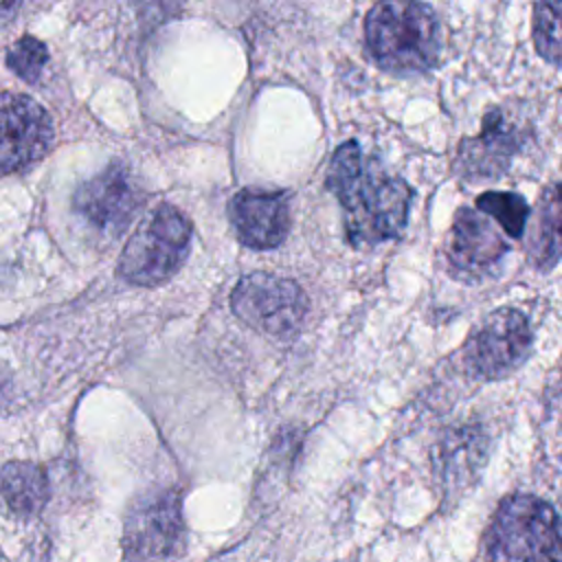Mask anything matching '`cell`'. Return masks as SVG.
Listing matches in <instances>:
<instances>
[{
	"label": "cell",
	"mask_w": 562,
	"mask_h": 562,
	"mask_svg": "<svg viewBox=\"0 0 562 562\" xmlns=\"http://www.w3.org/2000/svg\"><path fill=\"white\" fill-rule=\"evenodd\" d=\"M327 187L345 211L347 239L353 246H375L404 231L413 189L358 143L349 140L334 151Z\"/></svg>",
	"instance_id": "1"
},
{
	"label": "cell",
	"mask_w": 562,
	"mask_h": 562,
	"mask_svg": "<svg viewBox=\"0 0 562 562\" xmlns=\"http://www.w3.org/2000/svg\"><path fill=\"white\" fill-rule=\"evenodd\" d=\"M373 59L391 72H422L435 66L441 29L435 11L422 2H382L364 20Z\"/></svg>",
	"instance_id": "2"
},
{
	"label": "cell",
	"mask_w": 562,
	"mask_h": 562,
	"mask_svg": "<svg viewBox=\"0 0 562 562\" xmlns=\"http://www.w3.org/2000/svg\"><path fill=\"white\" fill-rule=\"evenodd\" d=\"M490 562H562V518L531 494L507 496L485 536Z\"/></svg>",
	"instance_id": "3"
},
{
	"label": "cell",
	"mask_w": 562,
	"mask_h": 562,
	"mask_svg": "<svg viewBox=\"0 0 562 562\" xmlns=\"http://www.w3.org/2000/svg\"><path fill=\"white\" fill-rule=\"evenodd\" d=\"M191 224L171 204L154 209L123 246L119 274L134 285H160L169 281L189 255Z\"/></svg>",
	"instance_id": "4"
},
{
	"label": "cell",
	"mask_w": 562,
	"mask_h": 562,
	"mask_svg": "<svg viewBox=\"0 0 562 562\" xmlns=\"http://www.w3.org/2000/svg\"><path fill=\"white\" fill-rule=\"evenodd\" d=\"M123 562H171L184 549L180 496L173 490L140 496L123 522Z\"/></svg>",
	"instance_id": "5"
},
{
	"label": "cell",
	"mask_w": 562,
	"mask_h": 562,
	"mask_svg": "<svg viewBox=\"0 0 562 562\" xmlns=\"http://www.w3.org/2000/svg\"><path fill=\"white\" fill-rule=\"evenodd\" d=\"M231 307L257 331L288 336L301 325L307 303L294 281L268 272H252L235 285Z\"/></svg>",
	"instance_id": "6"
},
{
	"label": "cell",
	"mask_w": 562,
	"mask_h": 562,
	"mask_svg": "<svg viewBox=\"0 0 562 562\" xmlns=\"http://www.w3.org/2000/svg\"><path fill=\"white\" fill-rule=\"evenodd\" d=\"M531 351V327L512 307L492 312L465 345L468 369L483 380H498L518 369Z\"/></svg>",
	"instance_id": "7"
},
{
	"label": "cell",
	"mask_w": 562,
	"mask_h": 562,
	"mask_svg": "<svg viewBox=\"0 0 562 562\" xmlns=\"http://www.w3.org/2000/svg\"><path fill=\"white\" fill-rule=\"evenodd\" d=\"M53 136V121L35 99L0 92V176L24 171L42 160Z\"/></svg>",
	"instance_id": "8"
},
{
	"label": "cell",
	"mask_w": 562,
	"mask_h": 562,
	"mask_svg": "<svg viewBox=\"0 0 562 562\" xmlns=\"http://www.w3.org/2000/svg\"><path fill=\"white\" fill-rule=\"evenodd\" d=\"M237 239L248 248H274L290 231V206L283 191L241 189L228 204Z\"/></svg>",
	"instance_id": "9"
},
{
	"label": "cell",
	"mask_w": 562,
	"mask_h": 562,
	"mask_svg": "<svg viewBox=\"0 0 562 562\" xmlns=\"http://www.w3.org/2000/svg\"><path fill=\"white\" fill-rule=\"evenodd\" d=\"M507 248V239L487 215L468 206L457 211L448 237V259L459 274L483 277L503 259Z\"/></svg>",
	"instance_id": "10"
},
{
	"label": "cell",
	"mask_w": 562,
	"mask_h": 562,
	"mask_svg": "<svg viewBox=\"0 0 562 562\" xmlns=\"http://www.w3.org/2000/svg\"><path fill=\"white\" fill-rule=\"evenodd\" d=\"M136 189L119 162L83 182L75 193V209L99 231H121L136 213Z\"/></svg>",
	"instance_id": "11"
},
{
	"label": "cell",
	"mask_w": 562,
	"mask_h": 562,
	"mask_svg": "<svg viewBox=\"0 0 562 562\" xmlns=\"http://www.w3.org/2000/svg\"><path fill=\"white\" fill-rule=\"evenodd\" d=\"M518 145V121L509 119L505 110H492L483 121L481 134L463 140L459 149L463 178H494L509 165Z\"/></svg>",
	"instance_id": "12"
},
{
	"label": "cell",
	"mask_w": 562,
	"mask_h": 562,
	"mask_svg": "<svg viewBox=\"0 0 562 562\" xmlns=\"http://www.w3.org/2000/svg\"><path fill=\"white\" fill-rule=\"evenodd\" d=\"M48 501L46 472L31 461H9L0 468V507L15 518L37 516Z\"/></svg>",
	"instance_id": "13"
},
{
	"label": "cell",
	"mask_w": 562,
	"mask_h": 562,
	"mask_svg": "<svg viewBox=\"0 0 562 562\" xmlns=\"http://www.w3.org/2000/svg\"><path fill=\"white\" fill-rule=\"evenodd\" d=\"M527 257L538 270L553 268L562 257V182L549 184L540 195Z\"/></svg>",
	"instance_id": "14"
},
{
	"label": "cell",
	"mask_w": 562,
	"mask_h": 562,
	"mask_svg": "<svg viewBox=\"0 0 562 562\" xmlns=\"http://www.w3.org/2000/svg\"><path fill=\"white\" fill-rule=\"evenodd\" d=\"M476 209L496 220V224L509 235V237H520L522 228L529 217V206L525 198L518 193L509 191H487L476 198Z\"/></svg>",
	"instance_id": "15"
},
{
	"label": "cell",
	"mask_w": 562,
	"mask_h": 562,
	"mask_svg": "<svg viewBox=\"0 0 562 562\" xmlns=\"http://www.w3.org/2000/svg\"><path fill=\"white\" fill-rule=\"evenodd\" d=\"M533 44L544 59L562 64V2L536 4Z\"/></svg>",
	"instance_id": "16"
},
{
	"label": "cell",
	"mask_w": 562,
	"mask_h": 562,
	"mask_svg": "<svg viewBox=\"0 0 562 562\" xmlns=\"http://www.w3.org/2000/svg\"><path fill=\"white\" fill-rule=\"evenodd\" d=\"M48 61V50L46 46L33 37V35H22L20 40H15L9 50H7V66L24 81L33 83L44 66Z\"/></svg>",
	"instance_id": "17"
},
{
	"label": "cell",
	"mask_w": 562,
	"mask_h": 562,
	"mask_svg": "<svg viewBox=\"0 0 562 562\" xmlns=\"http://www.w3.org/2000/svg\"><path fill=\"white\" fill-rule=\"evenodd\" d=\"M15 11H18V4H15V2H0V24L9 22Z\"/></svg>",
	"instance_id": "18"
}]
</instances>
